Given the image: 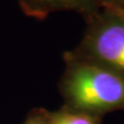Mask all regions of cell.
<instances>
[{"instance_id":"6da1fadb","label":"cell","mask_w":124,"mask_h":124,"mask_svg":"<svg viewBox=\"0 0 124 124\" xmlns=\"http://www.w3.org/2000/svg\"><path fill=\"white\" fill-rule=\"evenodd\" d=\"M63 61L58 90L64 106L95 116L124 108L123 78L77 59L69 51L64 52Z\"/></svg>"},{"instance_id":"7a4b0ae2","label":"cell","mask_w":124,"mask_h":124,"mask_svg":"<svg viewBox=\"0 0 124 124\" xmlns=\"http://www.w3.org/2000/svg\"><path fill=\"white\" fill-rule=\"evenodd\" d=\"M69 52L77 59L124 79V18L114 10L101 7L86 20L82 39Z\"/></svg>"},{"instance_id":"3957f363","label":"cell","mask_w":124,"mask_h":124,"mask_svg":"<svg viewBox=\"0 0 124 124\" xmlns=\"http://www.w3.org/2000/svg\"><path fill=\"white\" fill-rule=\"evenodd\" d=\"M25 16L44 20L60 11H75L86 21L101 9V0H18Z\"/></svg>"},{"instance_id":"277c9868","label":"cell","mask_w":124,"mask_h":124,"mask_svg":"<svg viewBox=\"0 0 124 124\" xmlns=\"http://www.w3.org/2000/svg\"><path fill=\"white\" fill-rule=\"evenodd\" d=\"M50 124H98V116L63 104L59 110L50 112Z\"/></svg>"},{"instance_id":"5b68a950","label":"cell","mask_w":124,"mask_h":124,"mask_svg":"<svg viewBox=\"0 0 124 124\" xmlns=\"http://www.w3.org/2000/svg\"><path fill=\"white\" fill-rule=\"evenodd\" d=\"M23 124H50V111L42 108H33L27 115Z\"/></svg>"},{"instance_id":"8992f818","label":"cell","mask_w":124,"mask_h":124,"mask_svg":"<svg viewBox=\"0 0 124 124\" xmlns=\"http://www.w3.org/2000/svg\"><path fill=\"white\" fill-rule=\"evenodd\" d=\"M106 8L114 10L115 13H117L118 15H120L121 17L124 18V0H120L119 2L115 3V4L111 5V6H106Z\"/></svg>"},{"instance_id":"52a82bcc","label":"cell","mask_w":124,"mask_h":124,"mask_svg":"<svg viewBox=\"0 0 124 124\" xmlns=\"http://www.w3.org/2000/svg\"><path fill=\"white\" fill-rule=\"evenodd\" d=\"M120 0H101V4H102V7H106V6H111L115 4V3L119 2Z\"/></svg>"}]
</instances>
